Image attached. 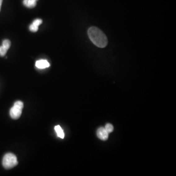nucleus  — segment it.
<instances>
[{
  "mask_svg": "<svg viewBox=\"0 0 176 176\" xmlns=\"http://www.w3.org/2000/svg\"><path fill=\"white\" fill-rule=\"evenodd\" d=\"M88 35L90 41L97 47L104 48L108 44L107 36L99 28L90 27L88 29Z\"/></svg>",
  "mask_w": 176,
  "mask_h": 176,
  "instance_id": "nucleus-1",
  "label": "nucleus"
},
{
  "mask_svg": "<svg viewBox=\"0 0 176 176\" xmlns=\"http://www.w3.org/2000/svg\"><path fill=\"white\" fill-rule=\"evenodd\" d=\"M17 158L12 153H7L2 159V165L6 169H11L18 165Z\"/></svg>",
  "mask_w": 176,
  "mask_h": 176,
  "instance_id": "nucleus-2",
  "label": "nucleus"
},
{
  "mask_svg": "<svg viewBox=\"0 0 176 176\" xmlns=\"http://www.w3.org/2000/svg\"><path fill=\"white\" fill-rule=\"evenodd\" d=\"M24 104L22 101H17L14 103L10 110V116L14 119H18L22 115V110L23 109Z\"/></svg>",
  "mask_w": 176,
  "mask_h": 176,
  "instance_id": "nucleus-3",
  "label": "nucleus"
},
{
  "mask_svg": "<svg viewBox=\"0 0 176 176\" xmlns=\"http://www.w3.org/2000/svg\"><path fill=\"white\" fill-rule=\"evenodd\" d=\"M96 134L98 138L102 140H106L109 137V133L107 132L104 127L99 128L96 132Z\"/></svg>",
  "mask_w": 176,
  "mask_h": 176,
  "instance_id": "nucleus-4",
  "label": "nucleus"
},
{
  "mask_svg": "<svg viewBox=\"0 0 176 176\" xmlns=\"http://www.w3.org/2000/svg\"><path fill=\"white\" fill-rule=\"evenodd\" d=\"M35 66L39 69H44L49 68L50 66V64L49 62L46 60L41 59L36 62Z\"/></svg>",
  "mask_w": 176,
  "mask_h": 176,
  "instance_id": "nucleus-5",
  "label": "nucleus"
},
{
  "mask_svg": "<svg viewBox=\"0 0 176 176\" xmlns=\"http://www.w3.org/2000/svg\"><path fill=\"white\" fill-rule=\"evenodd\" d=\"M38 0H24L23 4L28 8H32L35 7Z\"/></svg>",
  "mask_w": 176,
  "mask_h": 176,
  "instance_id": "nucleus-6",
  "label": "nucleus"
},
{
  "mask_svg": "<svg viewBox=\"0 0 176 176\" xmlns=\"http://www.w3.org/2000/svg\"><path fill=\"white\" fill-rule=\"evenodd\" d=\"M55 129L56 133H57V136L61 139H64V137H65V134H64V131L62 130V129L61 128L60 126L57 125L55 127Z\"/></svg>",
  "mask_w": 176,
  "mask_h": 176,
  "instance_id": "nucleus-7",
  "label": "nucleus"
},
{
  "mask_svg": "<svg viewBox=\"0 0 176 176\" xmlns=\"http://www.w3.org/2000/svg\"><path fill=\"white\" fill-rule=\"evenodd\" d=\"M2 46H4V48L7 49V50H9L10 48V46H11V42L9 40L6 39L3 41L2 44Z\"/></svg>",
  "mask_w": 176,
  "mask_h": 176,
  "instance_id": "nucleus-8",
  "label": "nucleus"
},
{
  "mask_svg": "<svg viewBox=\"0 0 176 176\" xmlns=\"http://www.w3.org/2000/svg\"><path fill=\"white\" fill-rule=\"evenodd\" d=\"M104 128L107 132H108L109 134L111 133L112 131H114V127L110 123H107Z\"/></svg>",
  "mask_w": 176,
  "mask_h": 176,
  "instance_id": "nucleus-9",
  "label": "nucleus"
},
{
  "mask_svg": "<svg viewBox=\"0 0 176 176\" xmlns=\"http://www.w3.org/2000/svg\"><path fill=\"white\" fill-rule=\"evenodd\" d=\"M42 22H43V21H42V19H36L35 20H34L32 24L35 26V27L38 28L39 26L42 23Z\"/></svg>",
  "mask_w": 176,
  "mask_h": 176,
  "instance_id": "nucleus-10",
  "label": "nucleus"
},
{
  "mask_svg": "<svg viewBox=\"0 0 176 176\" xmlns=\"http://www.w3.org/2000/svg\"><path fill=\"white\" fill-rule=\"evenodd\" d=\"M8 50L4 48V46H0V56H4L6 55V53L7 52Z\"/></svg>",
  "mask_w": 176,
  "mask_h": 176,
  "instance_id": "nucleus-11",
  "label": "nucleus"
},
{
  "mask_svg": "<svg viewBox=\"0 0 176 176\" xmlns=\"http://www.w3.org/2000/svg\"><path fill=\"white\" fill-rule=\"evenodd\" d=\"M2 0H0V11L1 9L2 4Z\"/></svg>",
  "mask_w": 176,
  "mask_h": 176,
  "instance_id": "nucleus-12",
  "label": "nucleus"
}]
</instances>
